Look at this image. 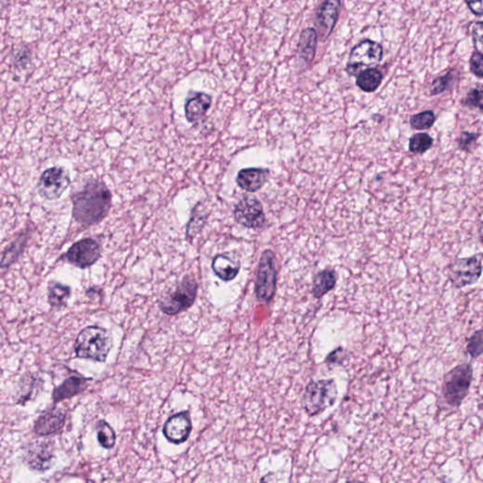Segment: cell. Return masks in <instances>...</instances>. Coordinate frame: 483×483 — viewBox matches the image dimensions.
<instances>
[{
  "label": "cell",
  "instance_id": "6da1fadb",
  "mask_svg": "<svg viewBox=\"0 0 483 483\" xmlns=\"http://www.w3.org/2000/svg\"><path fill=\"white\" fill-rule=\"evenodd\" d=\"M111 194L99 181H91L73 197V216L85 227L102 221L110 211Z\"/></svg>",
  "mask_w": 483,
  "mask_h": 483
},
{
  "label": "cell",
  "instance_id": "7a4b0ae2",
  "mask_svg": "<svg viewBox=\"0 0 483 483\" xmlns=\"http://www.w3.org/2000/svg\"><path fill=\"white\" fill-rule=\"evenodd\" d=\"M474 369L470 362L456 365L444 376L441 396L446 406L459 409L470 392Z\"/></svg>",
  "mask_w": 483,
  "mask_h": 483
},
{
  "label": "cell",
  "instance_id": "3957f363",
  "mask_svg": "<svg viewBox=\"0 0 483 483\" xmlns=\"http://www.w3.org/2000/svg\"><path fill=\"white\" fill-rule=\"evenodd\" d=\"M113 348V339L107 329L97 326H87L78 335L75 353L82 359L104 362Z\"/></svg>",
  "mask_w": 483,
  "mask_h": 483
},
{
  "label": "cell",
  "instance_id": "277c9868",
  "mask_svg": "<svg viewBox=\"0 0 483 483\" xmlns=\"http://www.w3.org/2000/svg\"><path fill=\"white\" fill-rule=\"evenodd\" d=\"M338 387L334 379L311 381L302 396V408L309 417H317L335 404Z\"/></svg>",
  "mask_w": 483,
  "mask_h": 483
},
{
  "label": "cell",
  "instance_id": "5b68a950",
  "mask_svg": "<svg viewBox=\"0 0 483 483\" xmlns=\"http://www.w3.org/2000/svg\"><path fill=\"white\" fill-rule=\"evenodd\" d=\"M277 292V268L276 256L272 250H264L259 259L255 281L257 300L261 304H269Z\"/></svg>",
  "mask_w": 483,
  "mask_h": 483
},
{
  "label": "cell",
  "instance_id": "8992f818",
  "mask_svg": "<svg viewBox=\"0 0 483 483\" xmlns=\"http://www.w3.org/2000/svg\"><path fill=\"white\" fill-rule=\"evenodd\" d=\"M197 288L195 279L187 276L178 284L175 291L170 293L161 301V312L173 317L191 308L197 298Z\"/></svg>",
  "mask_w": 483,
  "mask_h": 483
},
{
  "label": "cell",
  "instance_id": "52a82bcc",
  "mask_svg": "<svg viewBox=\"0 0 483 483\" xmlns=\"http://www.w3.org/2000/svg\"><path fill=\"white\" fill-rule=\"evenodd\" d=\"M482 255L458 259L448 267V279L454 288L473 286L482 277Z\"/></svg>",
  "mask_w": 483,
  "mask_h": 483
},
{
  "label": "cell",
  "instance_id": "ba28073f",
  "mask_svg": "<svg viewBox=\"0 0 483 483\" xmlns=\"http://www.w3.org/2000/svg\"><path fill=\"white\" fill-rule=\"evenodd\" d=\"M384 57L381 44L371 40H365L351 50L347 72L350 76H357L364 67L379 63Z\"/></svg>",
  "mask_w": 483,
  "mask_h": 483
},
{
  "label": "cell",
  "instance_id": "9c48e42d",
  "mask_svg": "<svg viewBox=\"0 0 483 483\" xmlns=\"http://www.w3.org/2000/svg\"><path fill=\"white\" fill-rule=\"evenodd\" d=\"M71 184V178L66 169L51 167L42 174L38 181V191L47 200H56L61 197Z\"/></svg>",
  "mask_w": 483,
  "mask_h": 483
},
{
  "label": "cell",
  "instance_id": "30bf717a",
  "mask_svg": "<svg viewBox=\"0 0 483 483\" xmlns=\"http://www.w3.org/2000/svg\"><path fill=\"white\" fill-rule=\"evenodd\" d=\"M234 216L239 224L248 228H259L265 223L262 203L253 197H243L236 204Z\"/></svg>",
  "mask_w": 483,
  "mask_h": 483
},
{
  "label": "cell",
  "instance_id": "8fae6325",
  "mask_svg": "<svg viewBox=\"0 0 483 483\" xmlns=\"http://www.w3.org/2000/svg\"><path fill=\"white\" fill-rule=\"evenodd\" d=\"M100 256V245L93 239H83L75 243L66 253L67 261L82 269L96 264Z\"/></svg>",
  "mask_w": 483,
  "mask_h": 483
},
{
  "label": "cell",
  "instance_id": "7c38bea8",
  "mask_svg": "<svg viewBox=\"0 0 483 483\" xmlns=\"http://www.w3.org/2000/svg\"><path fill=\"white\" fill-rule=\"evenodd\" d=\"M54 453L53 444L49 441H41L30 444L24 453V462L33 470L44 472L52 465Z\"/></svg>",
  "mask_w": 483,
  "mask_h": 483
},
{
  "label": "cell",
  "instance_id": "4fadbf2b",
  "mask_svg": "<svg viewBox=\"0 0 483 483\" xmlns=\"http://www.w3.org/2000/svg\"><path fill=\"white\" fill-rule=\"evenodd\" d=\"M192 429L188 412H181L170 417L164 423L163 434L170 443L181 445L188 439Z\"/></svg>",
  "mask_w": 483,
  "mask_h": 483
},
{
  "label": "cell",
  "instance_id": "5bb4252c",
  "mask_svg": "<svg viewBox=\"0 0 483 483\" xmlns=\"http://www.w3.org/2000/svg\"><path fill=\"white\" fill-rule=\"evenodd\" d=\"M340 7V0H325L317 10L315 25L322 40H326L334 30L339 18Z\"/></svg>",
  "mask_w": 483,
  "mask_h": 483
},
{
  "label": "cell",
  "instance_id": "9a60e30c",
  "mask_svg": "<svg viewBox=\"0 0 483 483\" xmlns=\"http://www.w3.org/2000/svg\"><path fill=\"white\" fill-rule=\"evenodd\" d=\"M66 412L58 407L44 410L35 424V432L38 436H49L57 434L66 424Z\"/></svg>",
  "mask_w": 483,
  "mask_h": 483
},
{
  "label": "cell",
  "instance_id": "2e32d148",
  "mask_svg": "<svg viewBox=\"0 0 483 483\" xmlns=\"http://www.w3.org/2000/svg\"><path fill=\"white\" fill-rule=\"evenodd\" d=\"M90 381H92V379L85 378V377L80 376L79 374L69 377L63 384L59 385L53 391V401L56 404L79 395V393L86 390Z\"/></svg>",
  "mask_w": 483,
  "mask_h": 483
},
{
  "label": "cell",
  "instance_id": "e0dca14e",
  "mask_svg": "<svg viewBox=\"0 0 483 483\" xmlns=\"http://www.w3.org/2000/svg\"><path fill=\"white\" fill-rule=\"evenodd\" d=\"M213 99L206 93H194L187 99L185 103V116L187 121L197 123L202 119L211 108Z\"/></svg>",
  "mask_w": 483,
  "mask_h": 483
},
{
  "label": "cell",
  "instance_id": "ac0fdd59",
  "mask_svg": "<svg viewBox=\"0 0 483 483\" xmlns=\"http://www.w3.org/2000/svg\"><path fill=\"white\" fill-rule=\"evenodd\" d=\"M269 177V171L262 169H245L240 170L236 183L247 192L259 191Z\"/></svg>",
  "mask_w": 483,
  "mask_h": 483
},
{
  "label": "cell",
  "instance_id": "d6986e66",
  "mask_svg": "<svg viewBox=\"0 0 483 483\" xmlns=\"http://www.w3.org/2000/svg\"><path fill=\"white\" fill-rule=\"evenodd\" d=\"M337 281L338 274L332 268H326V269L319 271L312 281V297L315 300H321L335 288Z\"/></svg>",
  "mask_w": 483,
  "mask_h": 483
},
{
  "label": "cell",
  "instance_id": "ffe728a7",
  "mask_svg": "<svg viewBox=\"0 0 483 483\" xmlns=\"http://www.w3.org/2000/svg\"><path fill=\"white\" fill-rule=\"evenodd\" d=\"M212 268L217 277L221 279L222 281H231L238 275L241 264L239 261H236L230 256L219 254L214 259Z\"/></svg>",
  "mask_w": 483,
  "mask_h": 483
},
{
  "label": "cell",
  "instance_id": "44dd1931",
  "mask_svg": "<svg viewBox=\"0 0 483 483\" xmlns=\"http://www.w3.org/2000/svg\"><path fill=\"white\" fill-rule=\"evenodd\" d=\"M317 32L314 29H306L301 33L298 53L300 61L306 64L314 61L317 52Z\"/></svg>",
  "mask_w": 483,
  "mask_h": 483
},
{
  "label": "cell",
  "instance_id": "7402d4cb",
  "mask_svg": "<svg viewBox=\"0 0 483 483\" xmlns=\"http://www.w3.org/2000/svg\"><path fill=\"white\" fill-rule=\"evenodd\" d=\"M381 72L377 68H367L357 75L356 83L365 93H373L381 86L382 82Z\"/></svg>",
  "mask_w": 483,
  "mask_h": 483
},
{
  "label": "cell",
  "instance_id": "603a6c76",
  "mask_svg": "<svg viewBox=\"0 0 483 483\" xmlns=\"http://www.w3.org/2000/svg\"><path fill=\"white\" fill-rule=\"evenodd\" d=\"M71 287L57 281H51L49 286V302L53 308H61L66 305L71 297Z\"/></svg>",
  "mask_w": 483,
  "mask_h": 483
},
{
  "label": "cell",
  "instance_id": "cb8c5ba5",
  "mask_svg": "<svg viewBox=\"0 0 483 483\" xmlns=\"http://www.w3.org/2000/svg\"><path fill=\"white\" fill-rule=\"evenodd\" d=\"M207 216H207L206 212L204 210V207L200 203H198L195 207L194 210H192L191 219H190L189 224L187 226V236L189 238H194L202 230L204 225H205Z\"/></svg>",
  "mask_w": 483,
  "mask_h": 483
},
{
  "label": "cell",
  "instance_id": "d4e9b609",
  "mask_svg": "<svg viewBox=\"0 0 483 483\" xmlns=\"http://www.w3.org/2000/svg\"><path fill=\"white\" fill-rule=\"evenodd\" d=\"M434 139L428 133H417L410 138L409 149L413 154L422 155L431 149Z\"/></svg>",
  "mask_w": 483,
  "mask_h": 483
},
{
  "label": "cell",
  "instance_id": "484cf974",
  "mask_svg": "<svg viewBox=\"0 0 483 483\" xmlns=\"http://www.w3.org/2000/svg\"><path fill=\"white\" fill-rule=\"evenodd\" d=\"M97 440L102 448H113L116 442V435L114 429L104 420H100L97 425Z\"/></svg>",
  "mask_w": 483,
  "mask_h": 483
},
{
  "label": "cell",
  "instance_id": "4316f807",
  "mask_svg": "<svg viewBox=\"0 0 483 483\" xmlns=\"http://www.w3.org/2000/svg\"><path fill=\"white\" fill-rule=\"evenodd\" d=\"M436 121V116L432 111H425L410 117V124L413 130H426L431 128Z\"/></svg>",
  "mask_w": 483,
  "mask_h": 483
},
{
  "label": "cell",
  "instance_id": "83f0119b",
  "mask_svg": "<svg viewBox=\"0 0 483 483\" xmlns=\"http://www.w3.org/2000/svg\"><path fill=\"white\" fill-rule=\"evenodd\" d=\"M482 329L475 331L470 337L466 339L465 353L471 359L477 360L482 355Z\"/></svg>",
  "mask_w": 483,
  "mask_h": 483
},
{
  "label": "cell",
  "instance_id": "f1b7e54d",
  "mask_svg": "<svg viewBox=\"0 0 483 483\" xmlns=\"http://www.w3.org/2000/svg\"><path fill=\"white\" fill-rule=\"evenodd\" d=\"M25 240H26V238L21 237L18 241L13 243V245L10 247V250H8L6 252L4 253V258H2L1 262H0V267L2 268L9 267L11 264L16 262V259H18L21 254L22 247H23L25 245Z\"/></svg>",
  "mask_w": 483,
  "mask_h": 483
},
{
  "label": "cell",
  "instance_id": "f546056e",
  "mask_svg": "<svg viewBox=\"0 0 483 483\" xmlns=\"http://www.w3.org/2000/svg\"><path fill=\"white\" fill-rule=\"evenodd\" d=\"M23 384H21L20 391V398H19V402L22 403L23 401H30L33 396L37 395V393L35 392V388H37L39 384V379L35 378V377H27V379H22Z\"/></svg>",
  "mask_w": 483,
  "mask_h": 483
},
{
  "label": "cell",
  "instance_id": "4dcf8cb0",
  "mask_svg": "<svg viewBox=\"0 0 483 483\" xmlns=\"http://www.w3.org/2000/svg\"><path fill=\"white\" fill-rule=\"evenodd\" d=\"M453 71H449L448 73L444 75V76L435 79L434 82H432L431 89H429L431 96H437V94L444 93L449 87V85H451V82H453Z\"/></svg>",
  "mask_w": 483,
  "mask_h": 483
},
{
  "label": "cell",
  "instance_id": "1f68e13d",
  "mask_svg": "<svg viewBox=\"0 0 483 483\" xmlns=\"http://www.w3.org/2000/svg\"><path fill=\"white\" fill-rule=\"evenodd\" d=\"M350 356L348 350L343 347H338L328 354L324 362L329 367H340L345 364Z\"/></svg>",
  "mask_w": 483,
  "mask_h": 483
},
{
  "label": "cell",
  "instance_id": "d6a6232c",
  "mask_svg": "<svg viewBox=\"0 0 483 483\" xmlns=\"http://www.w3.org/2000/svg\"><path fill=\"white\" fill-rule=\"evenodd\" d=\"M462 104L471 109H479L482 111V88L472 89L465 99L462 100Z\"/></svg>",
  "mask_w": 483,
  "mask_h": 483
},
{
  "label": "cell",
  "instance_id": "836d02e7",
  "mask_svg": "<svg viewBox=\"0 0 483 483\" xmlns=\"http://www.w3.org/2000/svg\"><path fill=\"white\" fill-rule=\"evenodd\" d=\"M479 134L463 131V133H460V135L458 137V147H459L460 150H463V152H471V149H473L475 144H476L477 139L479 138Z\"/></svg>",
  "mask_w": 483,
  "mask_h": 483
},
{
  "label": "cell",
  "instance_id": "e575fe53",
  "mask_svg": "<svg viewBox=\"0 0 483 483\" xmlns=\"http://www.w3.org/2000/svg\"><path fill=\"white\" fill-rule=\"evenodd\" d=\"M470 71L477 78L483 76V56L479 51H475L470 59Z\"/></svg>",
  "mask_w": 483,
  "mask_h": 483
},
{
  "label": "cell",
  "instance_id": "d590c367",
  "mask_svg": "<svg viewBox=\"0 0 483 483\" xmlns=\"http://www.w3.org/2000/svg\"><path fill=\"white\" fill-rule=\"evenodd\" d=\"M482 22H477L476 24H474L473 30H472V37H473V42L477 51L479 52H482Z\"/></svg>",
  "mask_w": 483,
  "mask_h": 483
},
{
  "label": "cell",
  "instance_id": "8d00e7d4",
  "mask_svg": "<svg viewBox=\"0 0 483 483\" xmlns=\"http://www.w3.org/2000/svg\"><path fill=\"white\" fill-rule=\"evenodd\" d=\"M465 4L474 15L482 16V0H465Z\"/></svg>",
  "mask_w": 483,
  "mask_h": 483
}]
</instances>
